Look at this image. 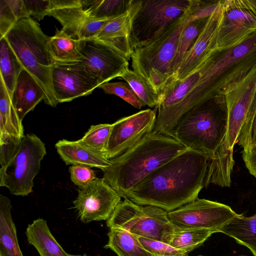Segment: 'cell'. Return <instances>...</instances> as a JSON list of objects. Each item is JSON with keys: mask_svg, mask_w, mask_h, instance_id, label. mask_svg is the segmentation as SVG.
I'll return each mask as SVG.
<instances>
[{"mask_svg": "<svg viewBox=\"0 0 256 256\" xmlns=\"http://www.w3.org/2000/svg\"><path fill=\"white\" fill-rule=\"evenodd\" d=\"M0 78L11 98L24 67L4 37L0 39Z\"/></svg>", "mask_w": 256, "mask_h": 256, "instance_id": "cell-28", "label": "cell"}, {"mask_svg": "<svg viewBox=\"0 0 256 256\" xmlns=\"http://www.w3.org/2000/svg\"><path fill=\"white\" fill-rule=\"evenodd\" d=\"M112 124H101L91 126L80 140L81 144L104 153L110 134Z\"/></svg>", "mask_w": 256, "mask_h": 256, "instance_id": "cell-31", "label": "cell"}, {"mask_svg": "<svg viewBox=\"0 0 256 256\" xmlns=\"http://www.w3.org/2000/svg\"><path fill=\"white\" fill-rule=\"evenodd\" d=\"M216 232H218L216 230L210 229H176L166 236L163 242L188 254Z\"/></svg>", "mask_w": 256, "mask_h": 256, "instance_id": "cell-27", "label": "cell"}, {"mask_svg": "<svg viewBox=\"0 0 256 256\" xmlns=\"http://www.w3.org/2000/svg\"><path fill=\"white\" fill-rule=\"evenodd\" d=\"M18 21L6 0H0V39L4 37Z\"/></svg>", "mask_w": 256, "mask_h": 256, "instance_id": "cell-36", "label": "cell"}, {"mask_svg": "<svg viewBox=\"0 0 256 256\" xmlns=\"http://www.w3.org/2000/svg\"><path fill=\"white\" fill-rule=\"evenodd\" d=\"M192 2V0H141L132 26L134 50L156 38L182 16Z\"/></svg>", "mask_w": 256, "mask_h": 256, "instance_id": "cell-10", "label": "cell"}, {"mask_svg": "<svg viewBox=\"0 0 256 256\" xmlns=\"http://www.w3.org/2000/svg\"><path fill=\"white\" fill-rule=\"evenodd\" d=\"M138 238L145 249L154 256H188L186 252L166 243L144 237Z\"/></svg>", "mask_w": 256, "mask_h": 256, "instance_id": "cell-34", "label": "cell"}, {"mask_svg": "<svg viewBox=\"0 0 256 256\" xmlns=\"http://www.w3.org/2000/svg\"><path fill=\"white\" fill-rule=\"evenodd\" d=\"M224 95L228 112L226 132L223 142L210 160L208 180L210 184L229 187L234 164V148L256 100V67L241 80L230 86Z\"/></svg>", "mask_w": 256, "mask_h": 256, "instance_id": "cell-4", "label": "cell"}, {"mask_svg": "<svg viewBox=\"0 0 256 256\" xmlns=\"http://www.w3.org/2000/svg\"><path fill=\"white\" fill-rule=\"evenodd\" d=\"M24 68L36 80L46 94V104H58L52 85L54 64L48 50L50 38L30 17L18 20L4 36Z\"/></svg>", "mask_w": 256, "mask_h": 256, "instance_id": "cell-7", "label": "cell"}, {"mask_svg": "<svg viewBox=\"0 0 256 256\" xmlns=\"http://www.w3.org/2000/svg\"><path fill=\"white\" fill-rule=\"evenodd\" d=\"M26 234L28 242L36 250L40 256H68L44 218H38L28 224Z\"/></svg>", "mask_w": 256, "mask_h": 256, "instance_id": "cell-22", "label": "cell"}, {"mask_svg": "<svg viewBox=\"0 0 256 256\" xmlns=\"http://www.w3.org/2000/svg\"><path fill=\"white\" fill-rule=\"evenodd\" d=\"M108 242L104 246L118 256H154L140 243L137 236L123 228H112L108 233Z\"/></svg>", "mask_w": 256, "mask_h": 256, "instance_id": "cell-25", "label": "cell"}, {"mask_svg": "<svg viewBox=\"0 0 256 256\" xmlns=\"http://www.w3.org/2000/svg\"><path fill=\"white\" fill-rule=\"evenodd\" d=\"M133 0H98L88 17L95 20L110 19L126 13L130 8Z\"/></svg>", "mask_w": 256, "mask_h": 256, "instance_id": "cell-30", "label": "cell"}, {"mask_svg": "<svg viewBox=\"0 0 256 256\" xmlns=\"http://www.w3.org/2000/svg\"><path fill=\"white\" fill-rule=\"evenodd\" d=\"M228 112L224 95L217 96L188 111L179 120L172 134L187 149L208 156L211 159L225 137Z\"/></svg>", "mask_w": 256, "mask_h": 256, "instance_id": "cell-5", "label": "cell"}, {"mask_svg": "<svg viewBox=\"0 0 256 256\" xmlns=\"http://www.w3.org/2000/svg\"><path fill=\"white\" fill-rule=\"evenodd\" d=\"M186 150L174 138L152 130L124 153L110 160L102 178L124 198L150 174Z\"/></svg>", "mask_w": 256, "mask_h": 256, "instance_id": "cell-3", "label": "cell"}, {"mask_svg": "<svg viewBox=\"0 0 256 256\" xmlns=\"http://www.w3.org/2000/svg\"><path fill=\"white\" fill-rule=\"evenodd\" d=\"M242 154V160L249 172L256 178V146L248 153Z\"/></svg>", "mask_w": 256, "mask_h": 256, "instance_id": "cell-39", "label": "cell"}, {"mask_svg": "<svg viewBox=\"0 0 256 256\" xmlns=\"http://www.w3.org/2000/svg\"><path fill=\"white\" fill-rule=\"evenodd\" d=\"M46 94L34 77L25 68L21 71L11 98L12 103L18 118L22 121L26 115L32 110Z\"/></svg>", "mask_w": 256, "mask_h": 256, "instance_id": "cell-19", "label": "cell"}, {"mask_svg": "<svg viewBox=\"0 0 256 256\" xmlns=\"http://www.w3.org/2000/svg\"><path fill=\"white\" fill-rule=\"evenodd\" d=\"M168 213L157 206L140 205L124 198L106 220V226L110 228H123L138 236L163 242L166 236L176 230Z\"/></svg>", "mask_w": 256, "mask_h": 256, "instance_id": "cell-9", "label": "cell"}, {"mask_svg": "<svg viewBox=\"0 0 256 256\" xmlns=\"http://www.w3.org/2000/svg\"><path fill=\"white\" fill-rule=\"evenodd\" d=\"M256 67V32L238 45L214 48L184 79L187 95L179 105L188 112L197 105L224 95L232 84Z\"/></svg>", "mask_w": 256, "mask_h": 256, "instance_id": "cell-2", "label": "cell"}, {"mask_svg": "<svg viewBox=\"0 0 256 256\" xmlns=\"http://www.w3.org/2000/svg\"><path fill=\"white\" fill-rule=\"evenodd\" d=\"M72 182L82 190L96 178L90 167L84 165H72L69 168Z\"/></svg>", "mask_w": 256, "mask_h": 256, "instance_id": "cell-35", "label": "cell"}, {"mask_svg": "<svg viewBox=\"0 0 256 256\" xmlns=\"http://www.w3.org/2000/svg\"><path fill=\"white\" fill-rule=\"evenodd\" d=\"M211 158L187 149L157 168L126 195L140 205H150L168 212L198 198L206 187Z\"/></svg>", "mask_w": 256, "mask_h": 256, "instance_id": "cell-1", "label": "cell"}, {"mask_svg": "<svg viewBox=\"0 0 256 256\" xmlns=\"http://www.w3.org/2000/svg\"><path fill=\"white\" fill-rule=\"evenodd\" d=\"M246 256L241 255V256Z\"/></svg>", "mask_w": 256, "mask_h": 256, "instance_id": "cell-41", "label": "cell"}, {"mask_svg": "<svg viewBox=\"0 0 256 256\" xmlns=\"http://www.w3.org/2000/svg\"><path fill=\"white\" fill-rule=\"evenodd\" d=\"M57 152L66 164L84 165L104 170L110 164L103 152L86 146L78 140H58L55 144Z\"/></svg>", "mask_w": 256, "mask_h": 256, "instance_id": "cell-20", "label": "cell"}, {"mask_svg": "<svg viewBox=\"0 0 256 256\" xmlns=\"http://www.w3.org/2000/svg\"><path fill=\"white\" fill-rule=\"evenodd\" d=\"M220 4L218 49L238 45L256 32V0H220Z\"/></svg>", "mask_w": 256, "mask_h": 256, "instance_id": "cell-11", "label": "cell"}, {"mask_svg": "<svg viewBox=\"0 0 256 256\" xmlns=\"http://www.w3.org/2000/svg\"><path fill=\"white\" fill-rule=\"evenodd\" d=\"M18 20L30 17L24 0H6Z\"/></svg>", "mask_w": 256, "mask_h": 256, "instance_id": "cell-38", "label": "cell"}, {"mask_svg": "<svg viewBox=\"0 0 256 256\" xmlns=\"http://www.w3.org/2000/svg\"><path fill=\"white\" fill-rule=\"evenodd\" d=\"M218 232L234 238L238 244L250 249L254 256H256V214L250 217L237 214Z\"/></svg>", "mask_w": 256, "mask_h": 256, "instance_id": "cell-24", "label": "cell"}, {"mask_svg": "<svg viewBox=\"0 0 256 256\" xmlns=\"http://www.w3.org/2000/svg\"><path fill=\"white\" fill-rule=\"evenodd\" d=\"M140 1L133 0L126 13L110 20L94 38L108 44L128 60L134 50L131 38L132 20Z\"/></svg>", "mask_w": 256, "mask_h": 256, "instance_id": "cell-18", "label": "cell"}, {"mask_svg": "<svg viewBox=\"0 0 256 256\" xmlns=\"http://www.w3.org/2000/svg\"><path fill=\"white\" fill-rule=\"evenodd\" d=\"M80 40L82 62L100 86L120 78L129 68L128 60L103 42L97 39Z\"/></svg>", "mask_w": 256, "mask_h": 256, "instance_id": "cell-14", "label": "cell"}, {"mask_svg": "<svg viewBox=\"0 0 256 256\" xmlns=\"http://www.w3.org/2000/svg\"><path fill=\"white\" fill-rule=\"evenodd\" d=\"M52 85L58 103L88 96L100 86L82 62L54 63Z\"/></svg>", "mask_w": 256, "mask_h": 256, "instance_id": "cell-16", "label": "cell"}, {"mask_svg": "<svg viewBox=\"0 0 256 256\" xmlns=\"http://www.w3.org/2000/svg\"><path fill=\"white\" fill-rule=\"evenodd\" d=\"M48 16L56 19L62 26L61 30L76 39L88 18L82 8L80 0H50Z\"/></svg>", "mask_w": 256, "mask_h": 256, "instance_id": "cell-21", "label": "cell"}, {"mask_svg": "<svg viewBox=\"0 0 256 256\" xmlns=\"http://www.w3.org/2000/svg\"><path fill=\"white\" fill-rule=\"evenodd\" d=\"M198 2L192 0L182 16L152 41L135 48L131 56L132 70L146 78L159 93L174 80L173 64L179 38Z\"/></svg>", "mask_w": 256, "mask_h": 256, "instance_id": "cell-6", "label": "cell"}, {"mask_svg": "<svg viewBox=\"0 0 256 256\" xmlns=\"http://www.w3.org/2000/svg\"><path fill=\"white\" fill-rule=\"evenodd\" d=\"M156 114V110H144L112 124L104 152L106 158L110 160L121 155L154 130Z\"/></svg>", "mask_w": 256, "mask_h": 256, "instance_id": "cell-13", "label": "cell"}, {"mask_svg": "<svg viewBox=\"0 0 256 256\" xmlns=\"http://www.w3.org/2000/svg\"><path fill=\"white\" fill-rule=\"evenodd\" d=\"M24 2L30 16L40 20L46 16H48L50 0H24Z\"/></svg>", "mask_w": 256, "mask_h": 256, "instance_id": "cell-37", "label": "cell"}, {"mask_svg": "<svg viewBox=\"0 0 256 256\" xmlns=\"http://www.w3.org/2000/svg\"><path fill=\"white\" fill-rule=\"evenodd\" d=\"M46 154L40 138L34 134H24L14 155L0 168V186L6 188L12 195L28 196L32 192L34 178Z\"/></svg>", "mask_w": 256, "mask_h": 256, "instance_id": "cell-8", "label": "cell"}, {"mask_svg": "<svg viewBox=\"0 0 256 256\" xmlns=\"http://www.w3.org/2000/svg\"><path fill=\"white\" fill-rule=\"evenodd\" d=\"M68 256H88L86 254H84L83 255H74V254H68Z\"/></svg>", "mask_w": 256, "mask_h": 256, "instance_id": "cell-40", "label": "cell"}, {"mask_svg": "<svg viewBox=\"0 0 256 256\" xmlns=\"http://www.w3.org/2000/svg\"><path fill=\"white\" fill-rule=\"evenodd\" d=\"M80 43L79 40L57 30L54 35L50 37L48 50L54 63L82 62Z\"/></svg>", "mask_w": 256, "mask_h": 256, "instance_id": "cell-26", "label": "cell"}, {"mask_svg": "<svg viewBox=\"0 0 256 256\" xmlns=\"http://www.w3.org/2000/svg\"><path fill=\"white\" fill-rule=\"evenodd\" d=\"M198 256H202V255H198Z\"/></svg>", "mask_w": 256, "mask_h": 256, "instance_id": "cell-42", "label": "cell"}, {"mask_svg": "<svg viewBox=\"0 0 256 256\" xmlns=\"http://www.w3.org/2000/svg\"><path fill=\"white\" fill-rule=\"evenodd\" d=\"M120 78L130 85L136 96L146 106L154 108L158 105L160 93L144 76L133 70L128 68Z\"/></svg>", "mask_w": 256, "mask_h": 256, "instance_id": "cell-29", "label": "cell"}, {"mask_svg": "<svg viewBox=\"0 0 256 256\" xmlns=\"http://www.w3.org/2000/svg\"><path fill=\"white\" fill-rule=\"evenodd\" d=\"M238 143L242 148L241 154L248 153L256 146V100L241 128Z\"/></svg>", "mask_w": 256, "mask_h": 256, "instance_id": "cell-32", "label": "cell"}, {"mask_svg": "<svg viewBox=\"0 0 256 256\" xmlns=\"http://www.w3.org/2000/svg\"><path fill=\"white\" fill-rule=\"evenodd\" d=\"M106 94L119 96L136 108L140 109L145 104L136 96L126 82H107L99 86Z\"/></svg>", "mask_w": 256, "mask_h": 256, "instance_id": "cell-33", "label": "cell"}, {"mask_svg": "<svg viewBox=\"0 0 256 256\" xmlns=\"http://www.w3.org/2000/svg\"><path fill=\"white\" fill-rule=\"evenodd\" d=\"M121 197L103 178H96L80 190L73 202L78 216L84 223L108 220Z\"/></svg>", "mask_w": 256, "mask_h": 256, "instance_id": "cell-15", "label": "cell"}, {"mask_svg": "<svg viewBox=\"0 0 256 256\" xmlns=\"http://www.w3.org/2000/svg\"><path fill=\"white\" fill-rule=\"evenodd\" d=\"M221 16L220 0L218 6L208 17L194 45L182 60L174 80H182L188 76L216 48V38Z\"/></svg>", "mask_w": 256, "mask_h": 256, "instance_id": "cell-17", "label": "cell"}, {"mask_svg": "<svg viewBox=\"0 0 256 256\" xmlns=\"http://www.w3.org/2000/svg\"><path fill=\"white\" fill-rule=\"evenodd\" d=\"M8 198L0 195V256H24L18 244Z\"/></svg>", "mask_w": 256, "mask_h": 256, "instance_id": "cell-23", "label": "cell"}, {"mask_svg": "<svg viewBox=\"0 0 256 256\" xmlns=\"http://www.w3.org/2000/svg\"><path fill=\"white\" fill-rule=\"evenodd\" d=\"M238 214L230 206L217 202L197 198L168 212V218L176 230H218Z\"/></svg>", "mask_w": 256, "mask_h": 256, "instance_id": "cell-12", "label": "cell"}]
</instances>
